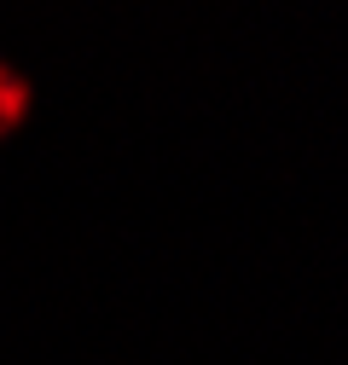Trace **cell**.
<instances>
[{
	"label": "cell",
	"mask_w": 348,
	"mask_h": 365,
	"mask_svg": "<svg viewBox=\"0 0 348 365\" xmlns=\"http://www.w3.org/2000/svg\"><path fill=\"white\" fill-rule=\"evenodd\" d=\"M24 105H29V87H24V76L0 64V133H12V128L24 122Z\"/></svg>",
	"instance_id": "cell-1"
}]
</instances>
